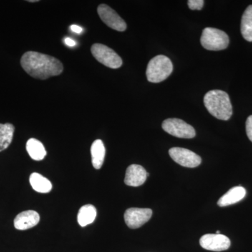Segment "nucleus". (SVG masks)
Segmentation results:
<instances>
[{"mask_svg":"<svg viewBox=\"0 0 252 252\" xmlns=\"http://www.w3.org/2000/svg\"><path fill=\"white\" fill-rule=\"evenodd\" d=\"M246 195V190L242 187H235L230 189L227 193L219 200V206L225 207L233 205L243 200Z\"/></svg>","mask_w":252,"mask_h":252,"instance_id":"13","label":"nucleus"},{"mask_svg":"<svg viewBox=\"0 0 252 252\" xmlns=\"http://www.w3.org/2000/svg\"><path fill=\"white\" fill-rule=\"evenodd\" d=\"M64 43H65L66 45L69 46V47H74L76 46L75 41L69 37L64 39Z\"/></svg>","mask_w":252,"mask_h":252,"instance_id":"22","label":"nucleus"},{"mask_svg":"<svg viewBox=\"0 0 252 252\" xmlns=\"http://www.w3.org/2000/svg\"><path fill=\"white\" fill-rule=\"evenodd\" d=\"M91 153L93 166L99 170L103 165L105 158L106 149L103 142L101 140L94 141L91 146Z\"/></svg>","mask_w":252,"mask_h":252,"instance_id":"14","label":"nucleus"},{"mask_svg":"<svg viewBox=\"0 0 252 252\" xmlns=\"http://www.w3.org/2000/svg\"><path fill=\"white\" fill-rule=\"evenodd\" d=\"M169 154L174 161L186 167H198L202 162L201 158L192 151L180 147H174L169 150Z\"/></svg>","mask_w":252,"mask_h":252,"instance_id":"7","label":"nucleus"},{"mask_svg":"<svg viewBox=\"0 0 252 252\" xmlns=\"http://www.w3.org/2000/svg\"><path fill=\"white\" fill-rule=\"evenodd\" d=\"M97 14L99 18L108 27L119 32L125 31L127 25L124 20L112 9L105 4L99 5L97 7Z\"/></svg>","mask_w":252,"mask_h":252,"instance_id":"8","label":"nucleus"},{"mask_svg":"<svg viewBox=\"0 0 252 252\" xmlns=\"http://www.w3.org/2000/svg\"><path fill=\"white\" fill-rule=\"evenodd\" d=\"M28 2H36V1H39L38 0H29V1H28Z\"/></svg>","mask_w":252,"mask_h":252,"instance_id":"24","label":"nucleus"},{"mask_svg":"<svg viewBox=\"0 0 252 252\" xmlns=\"http://www.w3.org/2000/svg\"><path fill=\"white\" fill-rule=\"evenodd\" d=\"M173 71V64L167 56L158 55L149 61L147 65V80L152 83H160L165 80Z\"/></svg>","mask_w":252,"mask_h":252,"instance_id":"3","label":"nucleus"},{"mask_svg":"<svg viewBox=\"0 0 252 252\" xmlns=\"http://www.w3.org/2000/svg\"><path fill=\"white\" fill-rule=\"evenodd\" d=\"M201 45L209 51H220L229 44V37L225 32L214 28L203 30L200 38Z\"/></svg>","mask_w":252,"mask_h":252,"instance_id":"4","label":"nucleus"},{"mask_svg":"<svg viewBox=\"0 0 252 252\" xmlns=\"http://www.w3.org/2000/svg\"><path fill=\"white\" fill-rule=\"evenodd\" d=\"M147 172L143 167L140 165H131L126 170L124 182L129 187H140L147 180Z\"/></svg>","mask_w":252,"mask_h":252,"instance_id":"11","label":"nucleus"},{"mask_svg":"<svg viewBox=\"0 0 252 252\" xmlns=\"http://www.w3.org/2000/svg\"><path fill=\"white\" fill-rule=\"evenodd\" d=\"M162 127L167 133L179 138L191 139L195 136L193 126L182 119H167L162 122Z\"/></svg>","mask_w":252,"mask_h":252,"instance_id":"6","label":"nucleus"},{"mask_svg":"<svg viewBox=\"0 0 252 252\" xmlns=\"http://www.w3.org/2000/svg\"><path fill=\"white\" fill-rule=\"evenodd\" d=\"M30 183L32 189L39 193H47L52 190L51 182L44 176L36 172L32 174L30 177Z\"/></svg>","mask_w":252,"mask_h":252,"instance_id":"15","label":"nucleus"},{"mask_svg":"<svg viewBox=\"0 0 252 252\" xmlns=\"http://www.w3.org/2000/svg\"><path fill=\"white\" fill-rule=\"evenodd\" d=\"M200 245L209 251H225L230 248V240L224 235L206 234L200 239Z\"/></svg>","mask_w":252,"mask_h":252,"instance_id":"10","label":"nucleus"},{"mask_svg":"<svg viewBox=\"0 0 252 252\" xmlns=\"http://www.w3.org/2000/svg\"><path fill=\"white\" fill-rule=\"evenodd\" d=\"M26 150L32 159L34 160H41L46 157L45 147L40 141L31 138L26 144Z\"/></svg>","mask_w":252,"mask_h":252,"instance_id":"16","label":"nucleus"},{"mask_svg":"<svg viewBox=\"0 0 252 252\" xmlns=\"http://www.w3.org/2000/svg\"><path fill=\"white\" fill-rule=\"evenodd\" d=\"M97 215V210L92 205L81 207L77 215L78 223L81 227H85L94 221Z\"/></svg>","mask_w":252,"mask_h":252,"instance_id":"17","label":"nucleus"},{"mask_svg":"<svg viewBox=\"0 0 252 252\" xmlns=\"http://www.w3.org/2000/svg\"><path fill=\"white\" fill-rule=\"evenodd\" d=\"M189 9L191 10H201L204 5L203 0H189Z\"/></svg>","mask_w":252,"mask_h":252,"instance_id":"20","label":"nucleus"},{"mask_svg":"<svg viewBox=\"0 0 252 252\" xmlns=\"http://www.w3.org/2000/svg\"><path fill=\"white\" fill-rule=\"evenodd\" d=\"M216 234H220V230H217V231L216 232Z\"/></svg>","mask_w":252,"mask_h":252,"instance_id":"25","label":"nucleus"},{"mask_svg":"<svg viewBox=\"0 0 252 252\" xmlns=\"http://www.w3.org/2000/svg\"><path fill=\"white\" fill-rule=\"evenodd\" d=\"M15 127L11 124H0V152L9 147L14 137Z\"/></svg>","mask_w":252,"mask_h":252,"instance_id":"18","label":"nucleus"},{"mask_svg":"<svg viewBox=\"0 0 252 252\" xmlns=\"http://www.w3.org/2000/svg\"><path fill=\"white\" fill-rule=\"evenodd\" d=\"M246 132L248 138L252 142V115L250 116L247 119Z\"/></svg>","mask_w":252,"mask_h":252,"instance_id":"21","label":"nucleus"},{"mask_svg":"<svg viewBox=\"0 0 252 252\" xmlns=\"http://www.w3.org/2000/svg\"><path fill=\"white\" fill-rule=\"evenodd\" d=\"M241 33L245 40L252 41V5H250L243 15Z\"/></svg>","mask_w":252,"mask_h":252,"instance_id":"19","label":"nucleus"},{"mask_svg":"<svg viewBox=\"0 0 252 252\" xmlns=\"http://www.w3.org/2000/svg\"><path fill=\"white\" fill-rule=\"evenodd\" d=\"M91 51L94 59L106 67L112 69L122 67V58L108 46L102 44H94L91 46Z\"/></svg>","mask_w":252,"mask_h":252,"instance_id":"5","label":"nucleus"},{"mask_svg":"<svg viewBox=\"0 0 252 252\" xmlns=\"http://www.w3.org/2000/svg\"><path fill=\"white\" fill-rule=\"evenodd\" d=\"M70 29L72 30V32L77 33V34H80L83 31V28L80 27V26H77V25H72Z\"/></svg>","mask_w":252,"mask_h":252,"instance_id":"23","label":"nucleus"},{"mask_svg":"<svg viewBox=\"0 0 252 252\" xmlns=\"http://www.w3.org/2000/svg\"><path fill=\"white\" fill-rule=\"evenodd\" d=\"M21 64L30 76L41 80L59 76L63 71L62 63L59 59L35 51L25 53Z\"/></svg>","mask_w":252,"mask_h":252,"instance_id":"1","label":"nucleus"},{"mask_svg":"<svg viewBox=\"0 0 252 252\" xmlns=\"http://www.w3.org/2000/svg\"><path fill=\"white\" fill-rule=\"evenodd\" d=\"M153 212L149 208H129L124 214L126 225L132 229L140 228L147 223L152 216Z\"/></svg>","mask_w":252,"mask_h":252,"instance_id":"9","label":"nucleus"},{"mask_svg":"<svg viewBox=\"0 0 252 252\" xmlns=\"http://www.w3.org/2000/svg\"><path fill=\"white\" fill-rule=\"evenodd\" d=\"M204 104L210 114L220 120H228L233 114L229 95L224 91H209L204 97Z\"/></svg>","mask_w":252,"mask_h":252,"instance_id":"2","label":"nucleus"},{"mask_svg":"<svg viewBox=\"0 0 252 252\" xmlns=\"http://www.w3.org/2000/svg\"><path fill=\"white\" fill-rule=\"evenodd\" d=\"M40 217L34 210H28L18 214L14 220V226L16 229L25 230L33 228L39 223Z\"/></svg>","mask_w":252,"mask_h":252,"instance_id":"12","label":"nucleus"}]
</instances>
